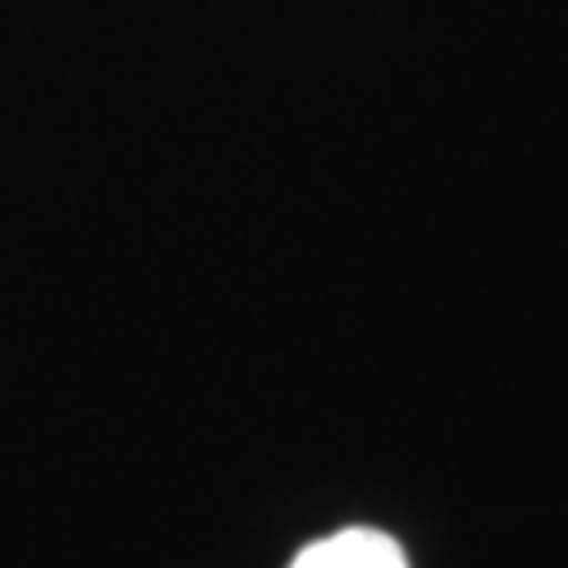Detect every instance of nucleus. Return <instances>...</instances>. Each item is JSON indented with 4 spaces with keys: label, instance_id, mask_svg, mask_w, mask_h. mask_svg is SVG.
<instances>
[{
    "label": "nucleus",
    "instance_id": "1",
    "mask_svg": "<svg viewBox=\"0 0 568 568\" xmlns=\"http://www.w3.org/2000/svg\"><path fill=\"white\" fill-rule=\"evenodd\" d=\"M291 568H408V556L384 530L345 527L337 535L307 544L291 560Z\"/></svg>",
    "mask_w": 568,
    "mask_h": 568
}]
</instances>
